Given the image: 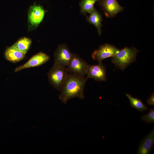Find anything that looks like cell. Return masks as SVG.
I'll list each match as a JSON object with an SVG mask.
<instances>
[{"label": "cell", "instance_id": "1", "mask_svg": "<svg viewBox=\"0 0 154 154\" xmlns=\"http://www.w3.org/2000/svg\"><path fill=\"white\" fill-rule=\"evenodd\" d=\"M88 79L87 77L85 78L74 74H68L60 90V100L66 104L68 100L73 98L84 99V90Z\"/></svg>", "mask_w": 154, "mask_h": 154}, {"label": "cell", "instance_id": "2", "mask_svg": "<svg viewBox=\"0 0 154 154\" xmlns=\"http://www.w3.org/2000/svg\"><path fill=\"white\" fill-rule=\"evenodd\" d=\"M139 51L135 48L126 47L118 51L112 57L111 61L122 70L135 62L137 53Z\"/></svg>", "mask_w": 154, "mask_h": 154}, {"label": "cell", "instance_id": "3", "mask_svg": "<svg viewBox=\"0 0 154 154\" xmlns=\"http://www.w3.org/2000/svg\"><path fill=\"white\" fill-rule=\"evenodd\" d=\"M66 67L53 65L48 74L49 83L60 90L68 75Z\"/></svg>", "mask_w": 154, "mask_h": 154}, {"label": "cell", "instance_id": "4", "mask_svg": "<svg viewBox=\"0 0 154 154\" xmlns=\"http://www.w3.org/2000/svg\"><path fill=\"white\" fill-rule=\"evenodd\" d=\"M45 12L40 5L34 4L29 8L28 17V31L35 29L42 21Z\"/></svg>", "mask_w": 154, "mask_h": 154}, {"label": "cell", "instance_id": "5", "mask_svg": "<svg viewBox=\"0 0 154 154\" xmlns=\"http://www.w3.org/2000/svg\"><path fill=\"white\" fill-rule=\"evenodd\" d=\"M88 65L77 54H72L66 68L68 72L85 77Z\"/></svg>", "mask_w": 154, "mask_h": 154}, {"label": "cell", "instance_id": "6", "mask_svg": "<svg viewBox=\"0 0 154 154\" xmlns=\"http://www.w3.org/2000/svg\"><path fill=\"white\" fill-rule=\"evenodd\" d=\"M72 55L66 44L63 43L59 45L54 53L53 65L66 67Z\"/></svg>", "mask_w": 154, "mask_h": 154}, {"label": "cell", "instance_id": "7", "mask_svg": "<svg viewBox=\"0 0 154 154\" xmlns=\"http://www.w3.org/2000/svg\"><path fill=\"white\" fill-rule=\"evenodd\" d=\"M119 50L113 45L104 44L101 45L98 49L95 50L92 53V57L98 63L102 62L104 59L112 57Z\"/></svg>", "mask_w": 154, "mask_h": 154}, {"label": "cell", "instance_id": "8", "mask_svg": "<svg viewBox=\"0 0 154 154\" xmlns=\"http://www.w3.org/2000/svg\"><path fill=\"white\" fill-rule=\"evenodd\" d=\"M86 75L88 78H93L97 81H105L107 80L106 68L102 62L94 65L89 64Z\"/></svg>", "mask_w": 154, "mask_h": 154}, {"label": "cell", "instance_id": "9", "mask_svg": "<svg viewBox=\"0 0 154 154\" xmlns=\"http://www.w3.org/2000/svg\"><path fill=\"white\" fill-rule=\"evenodd\" d=\"M99 5L107 17H114L123 10V8L116 0H99Z\"/></svg>", "mask_w": 154, "mask_h": 154}, {"label": "cell", "instance_id": "10", "mask_svg": "<svg viewBox=\"0 0 154 154\" xmlns=\"http://www.w3.org/2000/svg\"><path fill=\"white\" fill-rule=\"evenodd\" d=\"M49 59V56L47 54L39 52L33 56L25 64L17 67L15 72H17L23 69L40 66L46 62Z\"/></svg>", "mask_w": 154, "mask_h": 154}, {"label": "cell", "instance_id": "11", "mask_svg": "<svg viewBox=\"0 0 154 154\" xmlns=\"http://www.w3.org/2000/svg\"><path fill=\"white\" fill-rule=\"evenodd\" d=\"M154 143V129L142 140L138 147L137 154H147L153 148Z\"/></svg>", "mask_w": 154, "mask_h": 154}, {"label": "cell", "instance_id": "12", "mask_svg": "<svg viewBox=\"0 0 154 154\" xmlns=\"http://www.w3.org/2000/svg\"><path fill=\"white\" fill-rule=\"evenodd\" d=\"M25 54L13 45L7 48L4 52L5 58L14 63L22 60L24 58Z\"/></svg>", "mask_w": 154, "mask_h": 154}, {"label": "cell", "instance_id": "13", "mask_svg": "<svg viewBox=\"0 0 154 154\" xmlns=\"http://www.w3.org/2000/svg\"><path fill=\"white\" fill-rule=\"evenodd\" d=\"M90 14L89 16L87 17V21L89 23L94 25L96 27L98 33L99 35H100L102 21L101 15L95 8Z\"/></svg>", "mask_w": 154, "mask_h": 154}, {"label": "cell", "instance_id": "14", "mask_svg": "<svg viewBox=\"0 0 154 154\" xmlns=\"http://www.w3.org/2000/svg\"><path fill=\"white\" fill-rule=\"evenodd\" d=\"M125 95L129 99L130 105L132 108L141 112L148 110L147 107L141 99L133 97L131 95L128 94H126Z\"/></svg>", "mask_w": 154, "mask_h": 154}, {"label": "cell", "instance_id": "15", "mask_svg": "<svg viewBox=\"0 0 154 154\" xmlns=\"http://www.w3.org/2000/svg\"><path fill=\"white\" fill-rule=\"evenodd\" d=\"M31 42L32 41L31 39L24 37L18 40L13 45L26 54L30 48Z\"/></svg>", "mask_w": 154, "mask_h": 154}, {"label": "cell", "instance_id": "16", "mask_svg": "<svg viewBox=\"0 0 154 154\" xmlns=\"http://www.w3.org/2000/svg\"><path fill=\"white\" fill-rule=\"evenodd\" d=\"M99 0H82L80 4V12L83 14L90 13L95 8V3Z\"/></svg>", "mask_w": 154, "mask_h": 154}, {"label": "cell", "instance_id": "17", "mask_svg": "<svg viewBox=\"0 0 154 154\" xmlns=\"http://www.w3.org/2000/svg\"><path fill=\"white\" fill-rule=\"evenodd\" d=\"M142 120L148 123H154V109H151L148 113L141 116Z\"/></svg>", "mask_w": 154, "mask_h": 154}, {"label": "cell", "instance_id": "18", "mask_svg": "<svg viewBox=\"0 0 154 154\" xmlns=\"http://www.w3.org/2000/svg\"><path fill=\"white\" fill-rule=\"evenodd\" d=\"M147 104L149 105L154 106V94L153 92L147 100Z\"/></svg>", "mask_w": 154, "mask_h": 154}]
</instances>
